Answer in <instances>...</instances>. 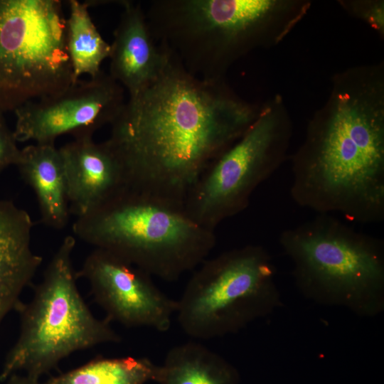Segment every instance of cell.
I'll return each mask as SVG.
<instances>
[{"label": "cell", "mask_w": 384, "mask_h": 384, "mask_svg": "<svg viewBox=\"0 0 384 384\" xmlns=\"http://www.w3.org/2000/svg\"><path fill=\"white\" fill-rule=\"evenodd\" d=\"M16 166L23 180L33 190L41 221L61 230L69 220L70 210L63 162L55 144L35 143L21 149Z\"/></svg>", "instance_id": "obj_15"}, {"label": "cell", "mask_w": 384, "mask_h": 384, "mask_svg": "<svg viewBox=\"0 0 384 384\" xmlns=\"http://www.w3.org/2000/svg\"><path fill=\"white\" fill-rule=\"evenodd\" d=\"M75 246L73 236L64 238L31 300L16 308L20 332L4 360L1 382L21 371L39 380L74 352L121 341L110 321L95 316L80 294L72 258Z\"/></svg>", "instance_id": "obj_5"}, {"label": "cell", "mask_w": 384, "mask_h": 384, "mask_svg": "<svg viewBox=\"0 0 384 384\" xmlns=\"http://www.w3.org/2000/svg\"><path fill=\"white\" fill-rule=\"evenodd\" d=\"M196 269L176 311L182 331L193 339L236 334L282 305L272 258L260 245L225 251Z\"/></svg>", "instance_id": "obj_6"}, {"label": "cell", "mask_w": 384, "mask_h": 384, "mask_svg": "<svg viewBox=\"0 0 384 384\" xmlns=\"http://www.w3.org/2000/svg\"><path fill=\"white\" fill-rule=\"evenodd\" d=\"M77 276L88 282L95 301L110 322L159 332L169 330L177 302L139 267L109 251L94 248Z\"/></svg>", "instance_id": "obj_11"}, {"label": "cell", "mask_w": 384, "mask_h": 384, "mask_svg": "<svg viewBox=\"0 0 384 384\" xmlns=\"http://www.w3.org/2000/svg\"><path fill=\"white\" fill-rule=\"evenodd\" d=\"M158 384H241L238 369L224 357L198 341L171 348L158 366Z\"/></svg>", "instance_id": "obj_16"}, {"label": "cell", "mask_w": 384, "mask_h": 384, "mask_svg": "<svg viewBox=\"0 0 384 384\" xmlns=\"http://www.w3.org/2000/svg\"><path fill=\"white\" fill-rule=\"evenodd\" d=\"M281 3L274 0H153L145 11L156 41L193 75L223 80L255 46Z\"/></svg>", "instance_id": "obj_7"}, {"label": "cell", "mask_w": 384, "mask_h": 384, "mask_svg": "<svg viewBox=\"0 0 384 384\" xmlns=\"http://www.w3.org/2000/svg\"><path fill=\"white\" fill-rule=\"evenodd\" d=\"M59 0H0V112L73 83Z\"/></svg>", "instance_id": "obj_8"}, {"label": "cell", "mask_w": 384, "mask_h": 384, "mask_svg": "<svg viewBox=\"0 0 384 384\" xmlns=\"http://www.w3.org/2000/svg\"><path fill=\"white\" fill-rule=\"evenodd\" d=\"M110 44L109 74L132 96L153 82L169 57L155 39L140 3L124 1Z\"/></svg>", "instance_id": "obj_13"}, {"label": "cell", "mask_w": 384, "mask_h": 384, "mask_svg": "<svg viewBox=\"0 0 384 384\" xmlns=\"http://www.w3.org/2000/svg\"><path fill=\"white\" fill-rule=\"evenodd\" d=\"M288 130L272 110L260 112L245 132L201 174L183 208L201 225L214 230L243 211L256 188L284 159Z\"/></svg>", "instance_id": "obj_9"}, {"label": "cell", "mask_w": 384, "mask_h": 384, "mask_svg": "<svg viewBox=\"0 0 384 384\" xmlns=\"http://www.w3.org/2000/svg\"><path fill=\"white\" fill-rule=\"evenodd\" d=\"M259 113L223 80L193 75L170 51L158 78L129 96L107 141L129 188L183 208L201 174Z\"/></svg>", "instance_id": "obj_1"}, {"label": "cell", "mask_w": 384, "mask_h": 384, "mask_svg": "<svg viewBox=\"0 0 384 384\" xmlns=\"http://www.w3.org/2000/svg\"><path fill=\"white\" fill-rule=\"evenodd\" d=\"M33 226L26 210L0 200V324L21 302L23 290L41 265L42 257L31 248Z\"/></svg>", "instance_id": "obj_14"}, {"label": "cell", "mask_w": 384, "mask_h": 384, "mask_svg": "<svg viewBox=\"0 0 384 384\" xmlns=\"http://www.w3.org/2000/svg\"><path fill=\"white\" fill-rule=\"evenodd\" d=\"M294 155L290 194L318 214L352 222L384 219V112L375 87L337 92Z\"/></svg>", "instance_id": "obj_2"}, {"label": "cell", "mask_w": 384, "mask_h": 384, "mask_svg": "<svg viewBox=\"0 0 384 384\" xmlns=\"http://www.w3.org/2000/svg\"><path fill=\"white\" fill-rule=\"evenodd\" d=\"M67 185L70 215L82 216L129 188L118 154L106 140L73 139L59 149Z\"/></svg>", "instance_id": "obj_12"}, {"label": "cell", "mask_w": 384, "mask_h": 384, "mask_svg": "<svg viewBox=\"0 0 384 384\" xmlns=\"http://www.w3.org/2000/svg\"><path fill=\"white\" fill-rule=\"evenodd\" d=\"M158 365L146 357L97 358L44 384H145L154 381Z\"/></svg>", "instance_id": "obj_18"}, {"label": "cell", "mask_w": 384, "mask_h": 384, "mask_svg": "<svg viewBox=\"0 0 384 384\" xmlns=\"http://www.w3.org/2000/svg\"><path fill=\"white\" fill-rule=\"evenodd\" d=\"M279 243L292 265L294 284L319 304L361 317L384 310V247L333 215L319 214L284 230Z\"/></svg>", "instance_id": "obj_4"}, {"label": "cell", "mask_w": 384, "mask_h": 384, "mask_svg": "<svg viewBox=\"0 0 384 384\" xmlns=\"http://www.w3.org/2000/svg\"><path fill=\"white\" fill-rule=\"evenodd\" d=\"M74 235L167 282L178 279L208 257L215 231L184 208L127 188L76 218Z\"/></svg>", "instance_id": "obj_3"}, {"label": "cell", "mask_w": 384, "mask_h": 384, "mask_svg": "<svg viewBox=\"0 0 384 384\" xmlns=\"http://www.w3.org/2000/svg\"><path fill=\"white\" fill-rule=\"evenodd\" d=\"M68 2L66 48L73 82H75L82 75L94 78L102 71V62L110 56V44L103 38L95 25L87 1L70 0Z\"/></svg>", "instance_id": "obj_17"}, {"label": "cell", "mask_w": 384, "mask_h": 384, "mask_svg": "<svg viewBox=\"0 0 384 384\" xmlns=\"http://www.w3.org/2000/svg\"><path fill=\"white\" fill-rule=\"evenodd\" d=\"M21 154L14 131L8 127L4 113L0 112V172L16 166Z\"/></svg>", "instance_id": "obj_19"}, {"label": "cell", "mask_w": 384, "mask_h": 384, "mask_svg": "<svg viewBox=\"0 0 384 384\" xmlns=\"http://www.w3.org/2000/svg\"><path fill=\"white\" fill-rule=\"evenodd\" d=\"M6 384H44L39 382V380L31 378L26 375H21L18 373L14 374L6 380Z\"/></svg>", "instance_id": "obj_21"}, {"label": "cell", "mask_w": 384, "mask_h": 384, "mask_svg": "<svg viewBox=\"0 0 384 384\" xmlns=\"http://www.w3.org/2000/svg\"><path fill=\"white\" fill-rule=\"evenodd\" d=\"M124 89L109 73L101 71L78 80L57 94L31 101L14 111L17 142L55 144L62 135L73 139L93 137L111 124L125 104Z\"/></svg>", "instance_id": "obj_10"}, {"label": "cell", "mask_w": 384, "mask_h": 384, "mask_svg": "<svg viewBox=\"0 0 384 384\" xmlns=\"http://www.w3.org/2000/svg\"><path fill=\"white\" fill-rule=\"evenodd\" d=\"M365 13H362L365 18L371 26L378 30H381L384 26L383 4L381 3L373 4L367 7Z\"/></svg>", "instance_id": "obj_20"}]
</instances>
